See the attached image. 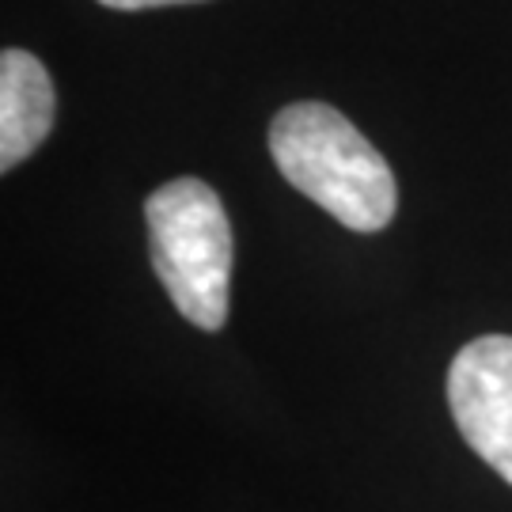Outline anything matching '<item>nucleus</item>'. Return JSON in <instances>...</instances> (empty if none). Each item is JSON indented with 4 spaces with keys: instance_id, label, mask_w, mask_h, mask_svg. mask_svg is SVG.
I'll use <instances>...</instances> for the list:
<instances>
[{
    "instance_id": "f257e3e1",
    "label": "nucleus",
    "mask_w": 512,
    "mask_h": 512,
    "mask_svg": "<svg viewBox=\"0 0 512 512\" xmlns=\"http://www.w3.org/2000/svg\"><path fill=\"white\" fill-rule=\"evenodd\" d=\"M270 156L289 183L346 224L384 232L399 209V183L380 148L330 103H293L270 122Z\"/></svg>"
},
{
    "instance_id": "f03ea898",
    "label": "nucleus",
    "mask_w": 512,
    "mask_h": 512,
    "mask_svg": "<svg viewBox=\"0 0 512 512\" xmlns=\"http://www.w3.org/2000/svg\"><path fill=\"white\" fill-rule=\"evenodd\" d=\"M148 258L186 323L220 330L232 289V224L220 194L202 179H171L145 202Z\"/></svg>"
},
{
    "instance_id": "20e7f679",
    "label": "nucleus",
    "mask_w": 512,
    "mask_h": 512,
    "mask_svg": "<svg viewBox=\"0 0 512 512\" xmlns=\"http://www.w3.org/2000/svg\"><path fill=\"white\" fill-rule=\"evenodd\" d=\"M54 80L27 50L0 54V171H12L54 129Z\"/></svg>"
},
{
    "instance_id": "39448f33",
    "label": "nucleus",
    "mask_w": 512,
    "mask_h": 512,
    "mask_svg": "<svg viewBox=\"0 0 512 512\" xmlns=\"http://www.w3.org/2000/svg\"><path fill=\"white\" fill-rule=\"evenodd\" d=\"M114 12H145V8H175V4H202V0H99Z\"/></svg>"
},
{
    "instance_id": "7ed1b4c3",
    "label": "nucleus",
    "mask_w": 512,
    "mask_h": 512,
    "mask_svg": "<svg viewBox=\"0 0 512 512\" xmlns=\"http://www.w3.org/2000/svg\"><path fill=\"white\" fill-rule=\"evenodd\" d=\"M459 437L512 486V334H482L448 365Z\"/></svg>"
}]
</instances>
